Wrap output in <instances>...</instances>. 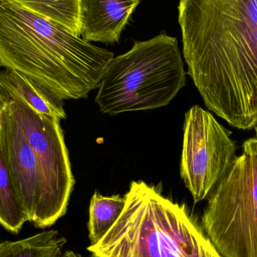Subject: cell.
Returning a JSON list of instances; mask_svg holds the SVG:
<instances>
[{"label":"cell","instance_id":"1","mask_svg":"<svg viewBox=\"0 0 257 257\" xmlns=\"http://www.w3.org/2000/svg\"><path fill=\"white\" fill-rule=\"evenodd\" d=\"M183 52L207 108L240 130L257 123V0H180Z\"/></svg>","mask_w":257,"mask_h":257},{"label":"cell","instance_id":"2","mask_svg":"<svg viewBox=\"0 0 257 257\" xmlns=\"http://www.w3.org/2000/svg\"><path fill=\"white\" fill-rule=\"evenodd\" d=\"M113 58L108 50L0 0V66L21 72L62 100L87 98Z\"/></svg>","mask_w":257,"mask_h":257},{"label":"cell","instance_id":"3","mask_svg":"<svg viewBox=\"0 0 257 257\" xmlns=\"http://www.w3.org/2000/svg\"><path fill=\"white\" fill-rule=\"evenodd\" d=\"M125 208L107 235L87 250L93 257H223L185 205L155 186L133 181Z\"/></svg>","mask_w":257,"mask_h":257},{"label":"cell","instance_id":"4","mask_svg":"<svg viewBox=\"0 0 257 257\" xmlns=\"http://www.w3.org/2000/svg\"><path fill=\"white\" fill-rule=\"evenodd\" d=\"M186 72L176 38L161 33L114 57L98 87L101 112L116 115L169 105L185 86Z\"/></svg>","mask_w":257,"mask_h":257},{"label":"cell","instance_id":"5","mask_svg":"<svg viewBox=\"0 0 257 257\" xmlns=\"http://www.w3.org/2000/svg\"><path fill=\"white\" fill-rule=\"evenodd\" d=\"M202 228L223 257H257V138L208 196Z\"/></svg>","mask_w":257,"mask_h":257},{"label":"cell","instance_id":"6","mask_svg":"<svg viewBox=\"0 0 257 257\" xmlns=\"http://www.w3.org/2000/svg\"><path fill=\"white\" fill-rule=\"evenodd\" d=\"M209 111L199 105L185 116L181 175L195 203L206 199L236 160V145Z\"/></svg>","mask_w":257,"mask_h":257},{"label":"cell","instance_id":"7","mask_svg":"<svg viewBox=\"0 0 257 257\" xmlns=\"http://www.w3.org/2000/svg\"><path fill=\"white\" fill-rule=\"evenodd\" d=\"M4 106L33 148L42 169L51 211L56 221L67 211L75 185L69 153L60 119L0 94Z\"/></svg>","mask_w":257,"mask_h":257},{"label":"cell","instance_id":"8","mask_svg":"<svg viewBox=\"0 0 257 257\" xmlns=\"http://www.w3.org/2000/svg\"><path fill=\"white\" fill-rule=\"evenodd\" d=\"M0 157L30 223L45 229L56 223L42 169L33 148L12 118L0 105Z\"/></svg>","mask_w":257,"mask_h":257},{"label":"cell","instance_id":"9","mask_svg":"<svg viewBox=\"0 0 257 257\" xmlns=\"http://www.w3.org/2000/svg\"><path fill=\"white\" fill-rule=\"evenodd\" d=\"M82 38L89 42L113 44L140 0H78Z\"/></svg>","mask_w":257,"mask_h":257},{"label":"cell","instance_id":"10","mask_svg":"<svg viewBox=\"0 0 257 257\" xmlns=\"http://www.w3.org/2000/svg\"><path fill=\"white\" fill-rule=\"evenodd\" d=\"M0 94L21 102L40 114L66 120L63 100L46 87L13 69L0 73Z\"/></svg>","mask_w":257,"mask_h":257},{"label":"cell","instance_id":"11","mask_svg":"<svg viewBox=\"0 0 257 257\" xmlns=\"http://www.w3.org/2000/svg\"><path fill=\"white\" fill-rule=\"evenodd\" d=\"M66 238L58 231H44L18 241H3L0 257H61Z\"/></svg>","mask_w":257,"mask_h":257},{"label":"cell","instance_id":"12","mask_svg":"<svg viewBox=\"0 0 257 257\" xmlns=\"http://www.w3.org/2000/svg\"><path fill=\"white\" fill-rule=\"evenodd\" d=\"M24 9L81 36L78 0H10Z\"/></svg>","mask_w":257,"mask_h":257},{"label":"cell","instance_id":"13","mask_svg":"<svg viewBox=\"0 0 257 257\" xmlns=\"http://www.w3.org/2000/svg\"><path fill=\"white\" fill-rule=\"evenodd\" d=\"M125 196H105L95 192L89 205L88 230L90 245L99 242L117 221L125 208Z\"/></svg>","mask_w":257,"mask_h":257},{"label":"cell","instance_id":"14","mask_svg":"<svg viewBox=\"0 0 257 257\" xmlns=\"http://www.w3.org/2000/svg\"><path fill=\"white\" fill-rule=\"evenodd\" d=\"M28 215L17 195L8 173L4 160L0 157V223L4 229L18 233Z\"/></svg>","mask_w":257,"mask_h":257},{"label":"cell","instance_id":"15","mask_svg":"<svg viewBox=\"0 0 257 257\" xmlns=\"http://www.w3.org/2000/svg\"><path fill=\"white\" fill-rule=\"evenodd\" d=\"M61 257H85L83 256L82 255L79 253H75V252L72 251V250H66L63 252V255Z\"/></svg>","mask_w":257,"mask_h":257},{"label":"cell","instance_id":"16","mask_svg":"<svg viewBox=\"0 0 257 257\" xmlns=\"http://www.w3.org/2000/svg\"><path fill=\"white\" fill-rule=\"evenodd\" d=\"M254 128H255V131H256V137H257V123H256V124L255 125Z\"/></svg>","mask_w":257,"mask_h":257}]
</instances>
